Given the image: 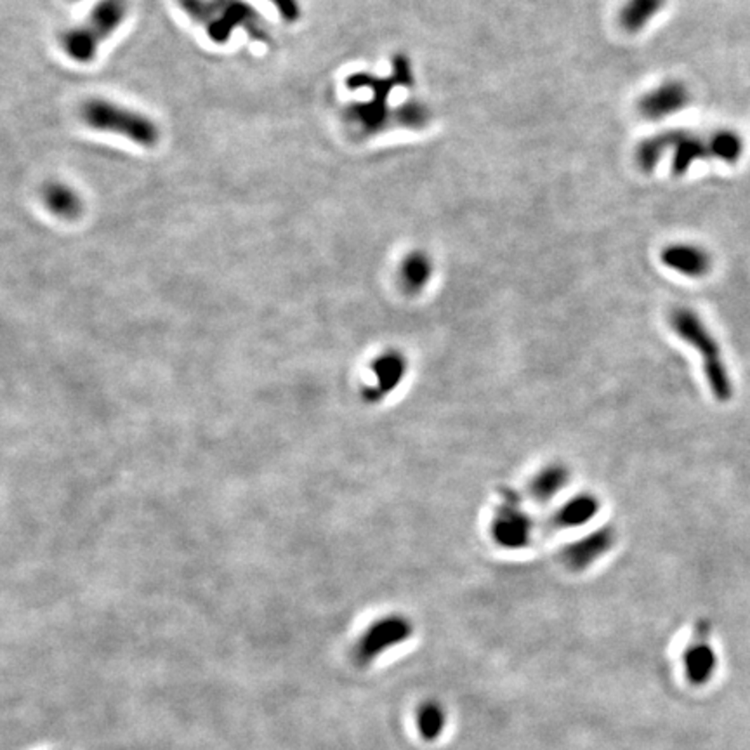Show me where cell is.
Masks as SVG:
<instances>
[{
	"mask_svg": "<svg viewBox=\"0 0 750 750\" xmlns=\"http://www.w3.org/2000/svg\"><path fill=\"white\" fill-rule=\"evenodd\" d=\"M42 202L53 215L66 221L77 219L84 210V202L79 191L60 181H51L44 186Z\"/></svg>",
	"mask_w": 750,
	"mask_h": 750,
	"instance_id": "e0dca14e",
	"label": "cell"
},
{
	"mask_svg": "<svg viewBox=\"0 0 750 750\" xmlns=\"http://www.w3.org/2000/svg\"><path fill=\"white\" fill-rule=\"evenodd\" d=\"M350 89H370L374 97H381V99H388L391 90L394 89V80L392 79H379L374 77L370 73H355L348 79L346 84Z\"/></svg>",
	"mask_w": 750,
	"mask_h": 750,
	"instance_id": "603a6c76",
	"label": "cell"
},
{
	"mask_svg": "<svg viewBox=\"0 0 750 750\" xmlns=\"http://www.w3.org/2000/svg\"><path fill=\"white\" fill-rule=\"evenodd\" d=\"M535 519L523 508L519 495L504 488L490 521V537L504 551H523L535 537Z\"/></svg>",
	"mask_w": 750,
	"mask_h": 750,
	"instance_id": "5b68a950",
	"label": "cell"
},
{
	"mask_svg": "<svg viewBox=\"0 0 750 750\" xmlns=\"http://www.w3.org/2000/svg\"><path fill=\"white\" fill-rule=\"evenodd\" d=\"M709 639H711V622L700 620L695 626L693 641L687 646L685 655H683L685 676L691 687L707 685L718 667V657Z\"/></svg>",
	"mask_w": 750,
	"mask_h": 750,
	"instance_id": "9c48e42d",
	"label": "cell"
},
{
	"mask_svg": "<svg viewBox=\"0 0 750 750\" xmlns=\"http://www.w3.org/2000/svg\"><path fill=\"white\" fill-rule=\"evenodd\" d=\"M669 325L681 341H685L693 350L698 351L707 384L714 398L721 403L729 401L733 396V383L729 377V370L721 353L720 342L716 341L712 332L707 329L702 316L691 308H674L669 315Z\"/></svg>",
	"mask_w": 750,
	"mask_h": 750,
	"instance_id": "6da1fadb",
	"label": "cell"
},
{
	"mask_svg": "<svg viewBox=\"0 0 750 750\" xmlns=\"http://www.w3.org/2000/svg\"><path fill=\"white\" fill-rule=\"evenodd\" d=\"M433 257L426 250L416 249L409 252L398 266V285L407 296H419L433 280Z\"/></svg>",
	"mask_w": 750,
	"mask_h": 750,
	"instance_id": "5bb4252c",
	"label": "cell"
},
{
	"mask_svg": "<svg viewBox=\"0 0 750 750\" xmlns=\"http://www.w3.org/2000/svg\"><path fill=\"white\" fill-rule=\"evenodd\" d=\"M80 119L92 131L122 136L141 148H155L160 141V127L148 115L103 97L84 101Z\"/></svg>",
	"mask_w": 750,
	"mask_h": 750,
	"instance_id": "3957f363",
	"label": "cell"
},
{
	"mask_svg": "<svg viewBox=\"0 0 750 750\" xmlns=\"http://www.w3.org/2000/svg\"><path fill=\"white\" fill-rule=\"evenodd\" d=\"M449 714L443 704L434 698L424 700L416 712V724L422 740L436 742L447 728Z\"/></svg>",
	"mask_w": 750,
	"mask_h": 750,
	"instance_id": "d6986e66",
	"label": "cell"
},
{
	"mask_svg": "<svg viewBox=\"0 0 750 750\" xmlns=\"http://www.w3.org/2000/svg\"><path fill=\"white\" fill-rule=\"evenodd\" d=\"M392 117H394V123L400 125V127L420 131V129H426L431 123L433 114H431V108L426 103L417 101V99H410V101L396 106L394 112H392Z\"/></svg>",
	"mask_w": 750,
	"mask_h": 750,
	"instance_id": "7402d4cb",
	"label": "cell"
},
{
	"mask_svg": "<svg viewBox=\"0 0 750 750\" xmlns=\"http://www.w3.org/2000/svg\"><path fill=\"white\" fill-rule=\"evenodd\" d=\"M665 0H626L619 11V25L628 33H639L659 14Z\"/></svg>",
	"mask_w": 750,
	"mask_h": 750,
	"instance_id": "ac0fdd59",
	"label": "cell"
},
{
	"mask_svg": "<svg viewBox=\"0 0 750 750\" xmlns=\"http://www.w3.org/2000/svg\"><path fill=\"white\" fill-rule=\"evenodd\" d=\"M271 5L278 11L280 18L285 23H298L300 20L299 0H268Z\"/></svg>",
	"mask_w": 750,
	"mask_h": 750,
	"instance_id": "d4e9b609",
	"label": "cell"
},
{
	"mask_svg": "<svg viewBox=\"0 0 750 750\" xmlns=\"http://www.w3.org/2000/svg\"><path fill=\"white\" fill-rule=\"evenodd\" d=\"M391 79L394 80L396 86L401 88H412L414 84V73H412V64L405 55H394L392 58V75Z\"/></svg>",
	"mask_w": 750,
	"mask_h": 750,
	"instance_id": "cb8c5ba5",
	"label": "cell"
},
{
	"mask_svg": "<svg viewBox=\"0 0 750 750\" xmlns=\"http://www.w3.org/2000/svg\"><path fill=\"white\" fill-rule=\"evenodd\" d=\"M178 4L191 20L206 29L215 44H226L239 29L257 40H268L259 13L247 0H178Z\"/></svg>",
	"mask_w": 750,
	"mask_h": 750,
	"instance_id": "7a4b0ae2",
	"label": "cell"
},
{
	"mask_svg": "<svg viewBox=\"0 0 750 750\" xmlns=\"http://www.w3.org/2000/svg\"><path fill=\"white\" fill-rule=\"evenodd\" d=\"M662 265L688 278H702L712 270L711 254L693 243H670L661 252Z\"/></svg>",
	"mask_w": 750,
	"mask_h": 750,
	"instance_id": "7c38bea8",
	"label": "cell"
},
{
	"mask_svg": "<svg viewBox=\"0 0 750 750\" xmlns=\"http://www.w3.org/2000/svg\"><path fill=\"white\" fill-rule=\"evenodd\" d=\"M709 139H711L712 158H718L726 164H735L740 160L744 153V139L737 132L729 129H721L712 132Z\"/></svg>",
	"mask_w": 750,
	"mask_h": 750,
	"instance_id": "44dd1931",
	"label": "cell"
},
{
	"mask_svg": "<svg viewBox=\"0 0 750 750\" xmlns=\"http://www.w3.org/2000/svg\"><path fill=\"white\" fill-rule=\"evenodd\" d=\"M571 481L570 468L565 462H549L530 478L528 493L537 504L552 502Z\"/></svg>",
	"mask_w": 750,
	"mask_h": 750,
	"instance_id": "9a60e30c",
	"label": "cell"
},
{
	"mask_svg": "<svg viewBox=\"0 0 750 750\" xmlns=\"http://www.w3.org/2000/svg\"><path fill=\"white\" fill-rule=\"evenodd\" d=\"M409 358L400 350H386L370 361L372 384L363 388V398L368 403H379L405 381Z\"/></svg>",
	"mask_w": 750,
	"mask_h": 750,
	"instance_id": "ba28073f",
	"label": "cell"
},
{
	"mask_svg": "<svg viewBox=\"0 0 750 750\" xmlns=\"http://www.w3.org/2000/svg\"><path fill=\"white\" fill-rule=\"evenodd\" d=\"M129 14V0H99L90 9L86 23L63 33L61 47L75 63L88 64L96 60L101 44L121 29Z\"/></svg>",
	"mask_w": 750,
	"mask_h": 750,
	"instance_id": "277c9868",
	"label": "cell"
},
{
	"mask_svg": "<svg viewBox=\"0 0 750 750\" xmlns=\"http://www.w3.org/2000/svg\"><path fill=\"white\" fill-rule=\"evenodd\" d=\"M691 101L688 86L681 80H665L659 88L645 92L637 101V112L646 121H662L685 110Z\"/></svg>",
	"mask_w": 750,
	"mask_h": 750,
	"instance_id": "30bf717a",
	"label": "cell"
},
{
	"mask_svg": "<svg viewBox=\"0 0 750 750\" xmlns=\"http://www.w3.org/2000/svg\"><path fill=\"white\" fill-rule=\"evenodd\" d=\"M615 542H617L615 528L610 525H604L596 530L587 532L577 541L567 544L560 552V560L567 570L580 573V571L591 569L594 563L600 561L601 558H604L615 547Z\"/></svg>",
	"mask_w": 750,
	"mask_h": 750,
	"instance_id": "52a82bcc",
	"label": "cell"
},
{
	"mask_svg": "<svg viewBox=\"0 0 750 750\" xmlns=\"http://www.w3.org/2000/svg\"><path fill=\"white\" fill-rule=\"evenodd\" d=\"M672 151V173L676 176L687 174L695 162L712 158L709 136L693 134L688 131H674Z\"/></svg>",
	"mask_w": 750,
	"mask_h": 750,
	"instance_id": "2e32d148",
	"label": "cell"
},
{
	"mask_svg": "<svg viewBox=\"0 0 750 750\" xmlns=\"http://www.w3.org/2000/svg\"><path fill=\"white\" fill-rule=\"evenodd\" d=\"M601 501L593 492H578L565 501L551 516L554 530H573L587 527L600 514Z\"/></svg>",
	"mask_w": 750,
	"mask_h": 750,
	"instance_id": "4fadbf2b",
	"label": "cell"
},
{
	"mask_svg": "<svg viewBox=\"0 0 750 750\" xmlns=\"http://www.w3.org/2000/svg\"><path fill=\"white\" fill-rule=\"evenodd\" d=\"M414 632V622L401 613L381 617L361 634L355 646V659L360 665H368L379 659L384 652L409 641Z\"/></svg>",
	"mask_w": 750,
	"mask_h": 750,
	"instance_id": "8992f818",
	"label": "cell"
},
{
	"mask_svg": "<svg viewBox=\"0 0 750 750\" xmlns=\"http://www.w3.org/2000/svg\"><path fill=\"white\" fill-rule=\"evenodd\" d=\"M70 2H79V0H70Z\"/></svg>",
	"mask_w": 750,
	"mask_h": 750,
	"instance_id": "484cf974",
	"label": "cell"
},
{
	"mask_svg": "<svg viewBox=\"0 0 750 750\" xmlns=\"http://www.w3.org/2000/svg\"><path fill=\"white\" fill-rule=\"evenodd\" d=\"M386 99L374 97L370 101L353 103L344 110V121L355 131L360 138H372L384 132L391 123H394V117Z\"/></svg>",
	"mask_w": 750,
	"mask_h": 750,
	"instance_id": "8fae6325",
	"label": "cell"
},
{
	"mask_svg": "<svg viewBox=\"0 0 750 750\" xmlns=\"http://www.w3.org/2000/svg\"><path fill=\"white\" fill-rule=\"evenodd\" d=\"M672 143H674V131H667V132H661V134L643 139L634 153L637 167L645 174H652L657 169L662 156L667 153V150H672Z\"/></svg>",
	"mask_w": 750,
	"mask_h": 750,
	"instance_id": "ffe728a7",
	"label": "cell"
}]
</instances>
